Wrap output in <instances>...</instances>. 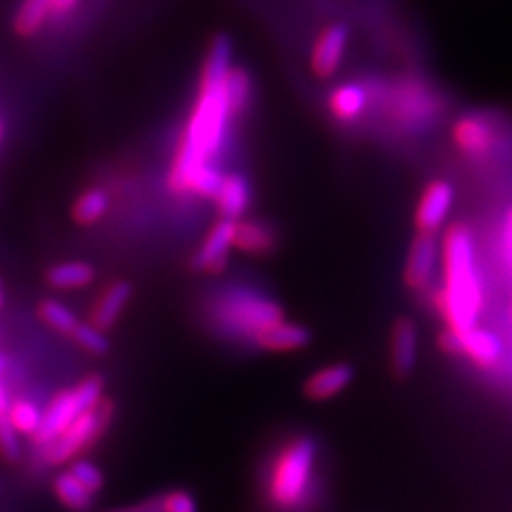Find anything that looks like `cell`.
Segmentation results:
<instances>
[{"label": "cell", "mask_w": 512, "mask_h": 512, "mask_svg": "<svg viewBox=\"0 0 512 512\" xmlns=\"http://www.w3.org/2000/svg\"><path fill=\"white\" fill-rule=\"evenodd\" d=\"M231 56V39L218 35L203 64L197 103L190 111L184 137L169 173V186L182 195H186L192 175L201 167L212 165V158L222 148L224 133L233 118L227 94V77L233 69Z\"/></svg>", "instance_id": "obj_1"}, {"label": "cell", "mask_w": 512, "mask_h": 512, "mask_svg": "<svg viewBox=\"0 0 512 512\" xmlns=\"http://www.w3.org/2000/svg\"><path fill=\"white\" fill-rule=\"evenodd\" d=\"M440 254L444 282L434 295V306L448 331L461 333L474 329L483 314L485 291L470 229L463 224H453L442 239Z\"/></svg>", "instance_id": "obj_2"}, {"label": "cell", "mask_w": 512, "mask_h": 512, "mask_svg": "<svg viewBox=\"0 0 512 512\" xmlns=\"http://www.w3.org/2000/svg\"><path fill=\"white\" fill-rule=\"evenodd\" d=\"M316 466V442L297 436L284 444L267 476V500L278 510H293L306 502Z\"/></svg>", "instance_id": "obj_3"}, {"label": "cell", "mask_w": 512, "mask_h": 512, "mask_svg": "<svg viewBox=\"0 0 512 512\" xmlns=\"http://www.w3.org/2000/svg\"><path fill=\"white\" fill-rule=\"evenodd\" d=\"M103 391H105V380L96 374L88 376L82 382H77L73 389L60 391L43 412L41 427L37 434L32 436V440H35V444L41 448L50 446L79 419V416L101 402Z\"/></svg>", "instance_id": "obj_4"}, {"label": "cell", "mask_w": 512, "mask_h": 512, "mask_svg": "<svg viewBox=\"0 0 512 512\" xmlns=\"http://www.w3.org/2000/svg\"><path fill=\"white\" fill-rule=\"evenodd\" d=\"M116 416V404L111 399L103 397L99 404L84 412L79 419L56 438L50 446L43 448V459L52 466H62L82 457L90 446H94L103 438L107 427Z\"/></svg>", "instance_id": "obj_5"}, {"label": "cell", "mask_w": 512, "mask_h": 512, "mask_svg": "<svg viewBox=\"0 0 512 512\" xmlns=\"http://www.w3.org/2000/svg\"><path fill=\"white\" fill-rule=\"evenodd\" d=\"M218 318L227 329L248 335L252 340L259 338L269 327L286 320L284 310L276 301L250 291H235L224 297L218 306Z\"/></svg>", "instance_id": "obj_6"}, {"label": "cell", "mask_w": 512, "mask_h": 512, "mask_svg": "<svg viewBox=\"0 0 512 512\" xmlns=\"http://www.w3.org/2000/svg\"><path fill=\"white\" fill-rule=\"evenodd\" d=\"M440 346L446 350L448 355H461L470 359L478 367H493L502 357V340L498 335L487 331V329H468V331H444L440 335Z\"/></svg>", "instance_id": "obj_7"}, {"label": "cell", "mask_w": 512, "mask_h": 512, "mask_svg": "<svg viewBox=\"0 0 512 512\" xmlns=\"http://www.w3.org/2000/svg\"><path fill=\"white\" fill-rule=\"evenodd\" d=\"M451 137L463 156L483 160L493 154L498 143V124L485 114H466L453 124Z\"/></svg>", "instance_id": "obj_8"}, {"label": "cell", "mask_w": 512, "mask_h": 512, "mask_svg": "<svg viewBox=\"0 0 512 512\" xmlns=\"http://www.w3.org/2000/svg\"><path fill=\"white\" fill-rule=\"evenodd\" d=\"M455 203V188L451 182L446 180H434L429 182L423 190L414 212V222L419 233L436 235L451 214Z\"/></svg>", "instance_id": "obj_9"}, {"label": "cell", "mask_w": 512, "mask_h": 512, "mask_svg": "<svg viewBox=\"0 0 512 512\" xmlns=\"http://www.w3.org/2000/svg\"><path fill=\"white\" fill-rule=\"evenodd\" d=\"M235 222L220 218L214 227L207 233L205 242L197 250L195 259H192V269L201 271V274H222L229 265V254L235 248Z\"/></svg>", "instance_id": "obj_10"}, {"label": "cell", "mask_w": 512, "mask_h": 512, "mask_svg": "<svg viewBox=\"0 0 512 512\" xmlns=\"http://www.w3.org/2000/svg\"><path fill=\"white\" fill-rule=\"evenodd\" d=\"M440 244L436 235L419 233L408 250V259L404 267V282L410 291H423L429 286L431 276L438 267Z\"/></svg>", "instance_id": "obj_11"}, {"label": "cell", "mask_w": 512, "mask_h": 512, "mask_svg": "<svg viewBox=\"0 0 512 512\" xmlns=\"http://www.w3.org/2000/svg\"><path fill=\"white\" fill-rule=\"evenodd\" d=\"M442 103L438 94L429 92L423 86L408 84L399 88L395 101L391 105V114L397 118V122L404 124H427L431 118L440 114Z\"/></svg>", "instance_id": "obj_12"}, {"label": "cell", "mask_w": 512, "mask_h": 512, "mask_svg": "<svg viewBox=\"0 0 512 512\" xmlns=\"http://www.w3.org/2000/svg\"><path fill=\"white\" fill-rule=\"evenodd\" d=\"M348 37L350 32L344 24H331L329 28L320 32V37L312 50V71L318 77H331L340 69L348 47Z\"/></svg>", "instance_id": "obj_13"}, {"label": "cell", "mask_w": 512, "mask_h": 512, "mask_svg": "<svg viewBox=\"0 0 512 512\" xmlns=\"http://www.w3.org/2000/svg\"><path fill=\"white\" fill-rule=\"evenodd\" d=\"M419 357V331L410 318H397L391 329V370L397 378H408Z\"/></svg>", "instance_id": "obj_14"}, {"label": "cell", "mask_w": 512, "mask_h": 512, "mask_svg": "<svg viewBox=\"0 0 512 512\" xmlns=\"http://www.w3.org/2000/svg\"><path fill=\"white\" fill-rule=\"evenodd\" d=\"M352 380H355V367L348 363H333L320 367L303 382V395L312 402H327V399L346 391Z\"/></svg>", "instance_id": "obj_15"}, {"label": "cell", "mask_w": 512, "mask_h": 512, "mask_svg": "<svg viewBox=\"0 0 512 512\" xmlns=\"http://www.w3.org/2000/svg\"><path fill=\"white\" fill-rule=\"evenodd\" d=\"M131 297H133L131 282L118 280L114 284H109L103 291V295L94 303L92 314H90V325H94L101 331H109L118 323V318L126 310Z\"/></svg>", "instance_id": "obj_16"}, {"label": "cell", "mask_w": 512, "mask_h": 512, "mask_svg": "<svg viewBox=\"0 0 512 512\" xmlns=\"http://www.w3.org/2000/svg\"><path fill=\"white\" fill-rule=\"evenodd\" d=\"M250 199H252L250 182L244 178L242 173H229V175H224L214 203H216V210H218L220 218L242 220V216L248 212V207H250Z\"/></svg>", "instance_id": "obj_17"}, {"label": "cell", "mask_w": 512, "mask_h": 512, "mask_svg": "<svg viewBox=\"0 0 512 512\" xmlns=\"http://www.w3.org/2000/svg\"><path fill=\"white\" fill-rule=\"evenodd\" d=\"M367 105H370V92L363 84H344L338 86L331 94L327 107L331 111V116L338 122H355L359 120Z\"/></svg>", "instance_id": "obj_18"}, {"label": "cell", "mask_w": 512, "mask_h": 512, "mask_svg": "<svg viewBox=\"0 0 512 512\" xmlns=\"http://www.w3.org/2000/svg\"><path fill=\"white\" fill-rule=\"evenodd\" d=\"M235 250L248 256H265L274 252L276 235L265 222L259 220H237L235 222Z\"/></svg>", "instance_id": "obj_19"}, {"label": "cell", "mask_w": 512, "mask_h": 512, "mask_svg": "<svg viewBox=\"0 0 512 512\" xmlns=\"http://www.w3.org/2000/svg\"><path fill=\"white\" fill-rule=\"evenodd\" d=\"M310 340L312 335L306 327L282 320V323L263 331L254 342L269 352H293V350L306 348Z\"/></svg>", "instance_id": "obj_20"}, {"label": "cell", "mask_w": 512, "mask_h": 512, "mask_svg": "<svg viewBox=\"0 0 512 512\" xmlns=\"http://www.w3.org/2000/svg\"><path fill=\"white\" fill-rule=\"evenodd\" d=\"M96 280V269L90 263L69 261L58 263L47 271V282L60 291H75V288L90 286Z\"/></svg>", "instance_id": "obj_21"}, {"label": "cell", "mask_w": 512, "mask_h": 512, "mask_svg": "<svg viewBox=\"0 0 512 512\" xmlns=\"http://www.w3.org/2000/svg\"><path fill=\"white\" fill-rule=\"evenodd\" d=\"M56 500L71 512H88L94 504V493H90L71 472H62L54 480Z\"/></svg>", "instance_id": "obj_22"}, {"label": "cell", "mask_w": 512, "mask_h": 512, "mask_svg": "<svg viewBox=\"0 0 512 512\" xmlns=\"http://www.w3.org/2000/svg\"><path fill=\"white\" fill-rule=\"evenodd\" d=\"M109 210V197L101 188H92L82 192L73 203V218L82 227H90V224L99 222Z\"/></svg>", "instance_id": "obj_23"}, {"label": "cell", "mask_w": 512, "mask_h": 512, "mask_svg": "<svg viewBox=\"0 0 512 512\" xmlns=\"http://www.w3.org/2000/svg\"><path fill=\"white\" fill-rule=\"evenodd\" d=\"M52 13V0H24L18 15H15V30L24 37L35 35Z\"/></svg>", "instance_id": "obj_24"}, {"label": "cell", "mask_w": 512, "mask_h": 512, "mask_svg": "<svg viewBox=\"0 0 512 512\" xmlns=\"http://www.w3.org/2000/svg\"><path fill=\"white\" fill-rule=\"evenodd\" d=\"M7 419L11 421V425L15 427L18 434L32 438L41 427L43 412L35 402H30V399H15L7 410Z\"/></svg>", "instance_id": "obj_25"}, {"label": "cell", "mask_w": 512, "mask_h": 512, "mask_svg": "<svg viewBox=\"0 0 512 512\" xmlns=\"http://www.w3.org/2000/svg\"><path fill=\"white\" fill-rule=\"evenodd\" d=\"M39 318L47 327H52L54 331H58L62 335H73V331L79 325L77 316L58 299L41 301L39 303Z\"/></svg>", "instance_id": "obj_26"}, {"label": "cell", "mask_w": 512, "mask_h": 512, "mask_svg": "<svg viewBox=\"0 0 512 512\" xmlns=\"http://www.w3.org/2000/svg\"><path fill=\"white\" fill-rule=\"evenodd\" d=\"M224 180V173L218 171V167L214 165H205L201 167L195 175H192V180L188 182V190L186 195H195L201 199H216L220 184Z\"/></svg>", "instance_id": "obj_27"}, {"label": "cell", "mask_w": 512, "mask_h": 512, "mask_svg": "<svg viewBox=\"0 0 512 512\" xmlns=\"http://www.w3.org/2000/svg\"><path fill=\"white\" fill-rule=\"evenodd\" d=\"M227 94L233 116H239L248 107L252 96V82L250 75L244 69H231L227 77Z\"/></svg>", "instance_id": "obj_28"}, {"label": "cell", "mask_w": 512, "mask_h": 512, "mask_svg": "<svg viewBox=\"0 0 512 512\" xmlns=\"http://www.w3.org/2000/svg\"><path fill=\"white\" fill-rule=\"evenodd\" d=\"M73 340L77 342L79 348H84L86 352H90V355H94V357L107 355L109 348H111L105 331L96 329L90 323H79L77 329L73 331Z\"/></svg>", "instance_id": "obj_29"}, {"label": "cell", "mask_w": 512, "mask_h": 512, "mask_svg": "<svg viewBox=\"0 0 512 512\" xmlns=\"http://www.w3.org/2000/svg\"><path fill=\"white\" fill-rule=\"evenodd\" d=\"M69 472L79 480V483H82L90 493H99L101 489H103V485H105V476H103V472L99 470V466H94L92 461H88V459H75L73 463H71V468H69Z\"/></svg>", "instance_id": "obj_30"}, {"label": "cell", "mask_w": 512, "mask_h": 512, "mask_svg": "<svg viewBox=\"0 0 512 512\" xmlns=\"http://www.w3.org/2000/svg\"><path fill=\"white\" fill-rule=\"evenodd\" d=\"M20 434L15 431V427L11 425V421L7 419V414L0 416V457L5 461H18L22 455L20 448Z\"/></svg>", "instance_id": "obj_31"}, {"label": "cell", "mask_w": 512, "mask_h": 512, "mask_svg": "<svg viewBox=\"0 0 512 512\" xmlns=\"http://www.w3.org/2000/svg\"><path fill=\"white\" fill-rule=\"evenodd\" d=\"M163 502V512H199L197 500L192 498V493L184 489H173L160 495Z\"/></svg>", "instance_id": "obj_32"}, {"label": "cell", "mask_w": 512, "mask_h": 512, "mask_svg": "<svg viewBox=\"0 0 512 512\" xmlns=\"http://www.w3.org/2000/svg\"><path fill=\"white\" fill-rule=\"evenodd\" d=\"M500 261L512 276V205L508 207V212L502 220V229H500Z\"/></svg>", "instance_id": "obj_33"}, {"label": "cell", "mask_w": 512, "mask_h": 512, "mask_svg": "<svg viewBox=\"0 0 512 512\" xmlns=\"http://www.w3.org/2000/svg\"><path fill=\"white\" fill-rule=\"evenodd\" d=\"M105 512H163V502H160V495H158V498H150V500L120 506V508H111Z\"/></svg>", "instance_id": "obj_34"}, {"label": "cell", "mask_w": 512, "mask_h": 512, "mask_svg": "<svg viewBox=\"0 0 512 512\" xmlns=\"http://www.w3.org/2000/svg\"><path fill=\"white\" fill-rule=\"evenodd\" d=\"M79 0H52V13L54 15H67L77 7Z\"/></svg>", "instance_id": "obj_35"}, {"label": "cell", "mask_w": 512, "mask_h": 512, "mask_svg": "<svg viewBox=\"0 0 512 512\" xmlns=\"http://www.w3.org/2000/svg\"><path fill=\"white\" fill-rule=\"evenodd\" d=\"M9 406H11V399H9V393H7V389H5V384H3V382H0V416H3V414H7Z\"/></svg>", "instance_id": "obj_36"}, {"label": "cell", "mask_w": 512, "mask_h": 512, "mask_svg": "<svg viewBox=\"0 0 512 512\" xmlns=\"http://www.w3.org/2000/svg\"><path fill=\"white\" fill-rule=\"evenodd\" d=\"M5 370H7V357L0 355V376H3Z\"/></svg>", "instance_id": "obj_37"}, {"label": "cell", "mask_w": 512, "mask_h": 512, "mask_svg": "<svg viewBox=\"0 0 512 512\" xmlns=\"http://www.w3.org/2000/svg\"><path fill=\"white\" fill-rule=\"evenodd\" d=\"M0 139H3V120H0Z\"/></svg>", "instance_id": "obj_38"}, {"label": "cell", "mask_w": 512, "mask_h": 512, "mask_svg": "<svg viewBox=\"0 0 512 512\" xmlns=\"http://www.w3.org/2000/svg\"><path fill=\"white\" fill-rule=\"evenodd\" d=\"M0 306H3V295H0Z\"/></svg>", "instance_id": "obj_39"}]
</instances>
